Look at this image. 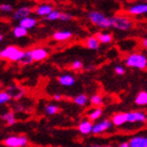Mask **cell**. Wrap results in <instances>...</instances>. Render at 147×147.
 I'll return each instance as SVG.
<instances>
[{
  "instance_id": "1",
  "label": "cell",
  "mask_w": 147,
  "mask_h": 147,
  "mask_svg": "<svg viewBox=\"0 0 147 147\" xmlns=\"http://www.w3.org/2000/svg\"><path fill=\"white\" fill-rule=\"evenodd\" d=\"M87 18H88L89 22L94 24L97 28H103V30H106V28H111V23H110V18L107 16L103 14L100 11H90V12L87 13Z\"/></svg>"
},
{
  "instance_id": "2",
  "label": "cell",
  "mask_w": 147,
  "mask_h": 147,
  "mask_svg": "<svg viewBox=\"0 0 147 147\" xmlns=\"http://www.w3.org/2000/svg\"><path fill=\"white\" fill-rule=\"evenodd\" d=\"M125 65L130 68L145 69L147 67V57L141 53H132L126 57Z\"/></svg>"
},
{
  "instance_id": "3",
  "label": "cell",
  "mask_w": 147,
  "mask_h": 147,
  "mask_svg": "<svg viewBox=\"0 0 147 147\" xmlns=\"http://www.w3.org/2000/svg\"><path fill=\"white\" fill-rule=\"evenodd\" d=\"M23 55H24V51H22L18 46L15 45H9L1 49V59L12 62H20Z\"/></svg>"
},
{
  "instance_id": "4",
  "label": "cell",
  "mask_w": 147,
  "mask_h": 147,
  "mask_svg": "<svg viewBox=\"0 0 147 147\" xmlns=\"http://www.w3.org/2000/svg\"><path fill=\"white\" fill-rule=\"evenodd\" d=\"M110 23L111 26L119 31H129L134 26V22L128 17L122 15H116L110 17Z\"/></svg>"
},
{
  "instance_id": "5",
  "label": "cell",
  "mask_w": 147,
  "mask_h": 147,
  "mask_svg": "<svg viewBox=\"0 0 147 147\" xmlns=\"http://www.w3.org/2000/svg\"><path fill=\"white\" fill-rule=\"evenodd\" d=\"M3 144L5 147H25L28 141L24 136H9L3 141Z\"/></svg>"
},
{
  "instance_id": "6",
  "label": "cell",
  "mask_w": 147,
  "mask_h": 147,
  "mask_svg": "<svg viewBox=\"0 0 147 147\" xmlns=\"http://www.w3.org/2000/svg\"><path fill=\"white\" fill-rule=\"evenodd\" d=\"M111 127H113L111 120L104 119V120H102V121H100V122L94 124L92 134H94V135H100V134H103V132L109 130Z\"/></svg>"
},
{
  "instance_id": "7",
  "label": "cell",
  "mask_w": 147,
  "mask_h": 147,
  "mask_svg": "<svg viewBox=\"0 0 147 147\" xmlns=\"http://www.w3.org/2000/svg\"><path fill=\"white\" fill-rule=\"evenodd\" d=\"M127 123H146L147 115L143 111H129L126 113Z\"/></svg>"
},
{
  "instance_id": "8",
  "label": "cell",
  "mask_w": 147,
  "mask_h": 147,
  "mask_svg": "<svg viewBox=\"0 0 147 147\" xmlns=\"http://www.w3.org/2000/svg\"><path fill=\"white\" fill-rule=\"evenodd\" d=\"M33 13V7L30 5H23L20 6L16 9L14 14H13V19L14 20H17V21H20L22 19L26 18L28 16H31V14Z\"/></svg>"
},
{
  "instance_id": "9",
  "label": "cell",
  "mask_w": 147,
  "mask_h": 147,
  "mask_svg": "<svg viewBox=\"0 0 147 147\" xmlns=\"http://www.w3.org/2000/svg\"><path fill=\"white\" fill-rule=\"evenodd\" d=\"M127 13L131 16H140L147 14V3L142 2L129 6L127 9Z\"/></svg>"
},
{
  "instance_id": "10",
  "label": "cell",
  "mask_w": 147,
  "mask_h": 147,
  "mask_svg": "<svg viewBox=\"0 0 147 147\" xmlns=\"http://www.w3.org/2000/svg\"><path fill=\"white\" fill-rule=\"evenodd\" d=\"M53 11H54V6L52 4H49V3H42V4H39V5L37 6L36 9H35V13H36V15L45 18Z\"/></svg>"
},
{
  "instance_id": "11",
  "label": "cell",
  "mask_w": 147,
  "mask_h": 147,
  "mask_svg": "<svg viewBox=\"0 0 147 147\" xmlns=\"http://www.w3.org/2000/svg\"><path fill=\"white\" fill-rule=\"evenodd\" d=\"M32 56L34 61H43L49 57V52L44 47H36L32 49Z\"/></svg>"
},
{
  "instance_id": "12",
  "label": "cell",
  "mask_w": 147,
  "mask_h": 147,
  "mask_svg": "<svg viewBox=\"0 0 147 147\" xmlns=\"http://www.w3.org/2000/svg\"><path fill=\"white\" fill-rule=\"evenodd\" d=\"M130 147H147V136H135L128 141Z\"/></svg>"
},
{
  "instance_id": "13",
  "label": "cell",
  "mask_w": 147,
  "mask_h": 147,
  "mask_svg": "<svg viewBox=\"0 0 147 147\" xmlns=\"http://www.w3.org/2000/svg\"><path fill=\"white\" fill-rule=\"evenodd\" d=\"M58 82L60 85L65 86V87H71L76 83L75 77L71 76V74H64L58 77Z\"/></svg>"
},
{
  "instance_id": "14",
  "label": "cell",
  "mask_w": 147,
  "mask_h": 147,
  "mask_svg": "<svg viewBox=\"0 0 147 147\" xmlns=\"http://www.w3.org/2000/svg\"><path fill=\"white\" fill-rule=\"evenodd\" d=\"M92 126L94 124L89 120H83L78 125V130L81 135H89L92 132Z\"/></svg>"
},
{
  "instance_id": "15",
  "label": "cell",
  "mask_w": 147,
  "mask_h": 147,
  "mask_svg": "<svg viewBox=\"0 0 147 147\" xmlns=\"http://www.w3.org/2000/svg\"><path fill=\"white\" fill-rule=\"evenodd\" d=\"M111 122H113V125L117 126V127H120V126L126 124L127 123L126 113H120L113 115V118H111Z\"/></svg>"
},
{
  "instance_id": "16",
  "label": "cell",
  "mask_w": 147,
  "mask_h": 147,
  "mask_svg": "<svg viewBox=\"0 0 147 147\" xmlns=\"http://www.w3.org/2000/svg\"><path fill=\"white\" fill-rule=\"evenodd\" d=\"M6 92L9 94L11 98L15 99V100H18V99H20L22 96L24 95V89L21 88V87H19V86H15V85L9 86Z\"/></svg>"
},
{
  "instance_id": "17",
  "label": "cell",
  "mask_w": 147,
  "mask_h": 147,
  "mask_svg": "<svg viewBox=\"0 0 147 147\" xmlns=\"http://www.w3.org/2000/svg\"><path fill=\"white\" fill-rule=\"evenodd\" d=\"M71 37H73V33L71 31H58L53 35V38L56 41H67L71 39Z\"/></svg>"
},
{
  "instance_id": "18",
  "label": "cell",
  "mask_w": 147,
  "mask_h": 147,
  "mask_svg": "<svg viewBox=\"0 0 147 147\" xmlns=\"http://www.w3.org/2000/svg\"><path fill=\"white\" fill-rule=\"evenodd\" d=\"M19 25L28 31V30H31V28H34L37 25V19L34 18V17L28 16L26 18L20 20V21H19Z\"/></svg>"
},
{
  "instance_id": "19",
  "label": "cell",
  "mask_w": 147,
  "mask_h": 147,
  "mask_svg": "<svg viewBox=\"0 0 147 147\" xmlns=\"http://www.w3.org/2000/svg\"><path fill=\"white\" fill-rule=\"evenodd\" d=\"M85 46L88 49H92V51H97V49L100 47V42L99 40L97 39L96 36H89L85 39Z\"/></svg>"
},
{
  "instance_id": "20",
  "label": "cell",
  "mask_w": 147,
  "mask_h": 147,
  "mask_svg": "<svg viewBox=\"0 0 147 147\" xmlns=\"http://www.w3.org/2000/svg\"><path fill=\"white\" fill-rule=\"evenodd\" d=\"M135 103L138 106H146L147 105V92L142 90L136 96Z\"/></svg>"
},
{
  "instance_id": "21",
  "label": "cell",
  "mask_w": 147,
  "mask_h": 147,
  "mask_svg": "<svg viewBox=\"0 0 147 147\" xmlns=\"http://www.w3.org/2000/svg\"><path fill=\"white\" fill-rule=\"evenodd\" d=\"M96 37L99 40L100 44H108L113 41V35L109 33H97Z\"/></svg>"
},
{
  "instance_id": "22",
  "label": "cell",
  "mask_w": 147,
  "mask_h": 147,
  "mask_svg": "<svg viewBox=\"0 0 147 147\" xmlns=\"http://www.w3.org/2000/svg\"><path fill=\"white\" fill-rule=\"evenodd\" d=\"M73 101L76 105L83 107V106H85V105L87 104L88 98H87V96H86L85 94H79V95H77L74 97Z\"/></svg>"
},
{
  "instance_id": "23",
  "label": "cell",
  "mask_w": 147,
  "mask_h": 147,
  "mask_svg": "<svg viewBox=\"0 0 147 147\" xmlns=\"http://www.w3.org/2000/svg\"><path fill=\"white\" fill-rule=\"evenodd\" d=\"M1 118H2L3 121H5L6 124H7V125H9V126L15 125L16 122H17L15 113H13V111H7V113H4L2 116H1Z\"/></svg>"
},
{
  "instance_id": "24",
  "label": "cell",
  "mask_w": 147,
  "mask_h": 147,
  "mask_svg": "<svg viewBox=\"0 0 147 147\" xmlns=\"http://www.w3.org/2000/svg\"><path fill=\"white\" fill-rule=\"evenodd\" d=\"M102 113H103V110H102V108L100 107H96L94 108V109L89 110L88 111V120L89 121H96V120H98L101 118Z\"/></svg>"
},
{
  "instance_id": "25",
  "label": "cell",
  "mask_w": 147,
  "mask_h": 147,
  "mask_svg": "<svg viewBox=\"0 0 147 147\" xmlns=\"http://www.w3.org/2000/svg\"><path fill=\"white\" fill-rule=\"evenodd\" d=\"M28 30H25L24 28H22L20 25H16L13 28V35L15 38H23V37L28 36Z\"/></svg>"
},
{
  "instance_id": "26",
  "label": "cell",
  "mask_w": 147,
  "mask_h": 147,
  "mask_svg": "<svg viewBox=\"0 0 147 147\" xmlns=\"http://www.w3.org/2000/svg\"><path fill=\"white\" fill-rule=\"evenodd\" d=\"M44 111L49 116H55V115H57L60 111V107H59L58 105L55 104H47L44 107Z\"/></svg>"
},
{
  "instance_id": "27",
  "label": "cell",
  "mask_w": 147,
  "mask_h": 147,
  "mask_svg": "<svg viewBox=\"0 0 147 147\" xmlns=\"http://www.w3.org/2000/svg\"><path fill=\"white\" fill-rule=\"evenodd\" d=\"M33 62H34V60H33V56H32V49L24 51V55H23L21 61L19 62V63H21L23 65H28L32 64Z\"/></svg>"
},
{
  "instance_id": "28",
  "label": "cell",
  "mask_w": 147,
  "mask_h": 147,
  "mask_svg": "<svg viewBox=\"0 0 147 147\" xmlns=\"http://www.w3.org/2000/svg\"><path fill=\"white\" fill-rule=\"evenodd\" d=\"M89 101L92 103L94 106L96 107H100L102 104H103V98H102V96L98 95V94H96V95H92L89 99Z\"/></svg>"
},
{
  "instance_id": "29",
  "label": "cell",
  "mask_w": 147,
  "mask_h": 147,
  "mask_svg": "<svg viewBox=\"0 0 147 147\" xmlns=\"http://www.w3.org/2000/svg\"><path fill=\"white\" fill-rule=\"evenodd\" d=\"M60 15H61V12H59L58 9H54L47 17H45V20H47V21H56V20H59Z\"/></svg>"
},
{
  "instance_id": "30",
  "label": "cell",
  "mask_w": 147,
  "mask_h": 147,
  "mask_svg": "<svg viewBox=\"0 0 147 147\" xmlns=\"http://www.w3.org/2000/svg\"><path fill=\"white\" fill-rule=\"evenodd\" d=\"M11 96L7 92H0V105H3L5 103H9L11 101Z\"/></svg>"
},
{
  "instance_id": "31",
  "label": "cell",
  "mask_w": 147,
  "mask_h": 147,
  "mask_svg": "<svg viewBox=\"0 0 147 147\" xmlns=\"http://www.w3.org/2000/svg\"><path fill=\"white\" fill-rule=\"evenodd\" d=\"M71 68L74 71H80L83 68V62L81 60H75V61L71 62Z\"/></svg>"
},
{
  "instance_id": "32",
  "label": "cell",
  "mask_w": 147,
  "mask_h": 147,
  "mask_svg": "<svg viewBox=\"0 0 147 147\" xmlns=\"http://www.w3.org/2000/svg\"><path fill=\"white\" fill-rule=\"evenodd\" d=\"M13 5L12 4H9V3H2V4H0V11L3 13H11L13 12Z\"/></svg>"
},
{
  "instance_id": "33",
  "label": "cell",
  "mask_w": 147,
  "mask_h": 147,
  "mask_svg": "<svg viewBox=\"0 0 147 147\" xmlns=\"http://www.w3.org/2000/svg\"><path fill=\"white\" fill-rule=\"evenodd\" d=\"M74 16L69 13H61V15H60V18L59 20H61V21H64V22H68L73 20Z\"/></svg>"
},
{
  "instance_id": "34",
  "label": "cell",
  "mask_w": 147,
  "mask_h": 147,
  "mask_svg": "<svg viewBox=\"0 0 147 147\" xmlns=\"http://www.w3.org/2000/svg\"><path fill=\"white\" fill-rule=\"evenodd\" d=\"M125 67L122 66V65H116L115 66V73L117 75H119V76H123L124 74H125Z\"/></svg>"
},
{
  "instance_id": "35",
  "label": "cell",
  "mask_w": 147,
  "mask_h": 147,
  "mask_svg": "<svg viewBox=\"0 0 147 147\" xmlns=\"http://www.w3.org/2000/svg\"><path fill=\"white\" fill-rule=\"evenodd\" d=\"M54 100H55V101H61L62 96L60 95V94H56V95H54Z\"/></svg>"
},
{
  "instance_id": "36",
  "label": "cell",
  "mask_w": 147,
  "mask_h": 147,
  "mask_svg": "<svg viewBox=\"0 0 147 147\" xmlns=\"http://www.w3.org/2000/svg\"><path fill=\"white\" fill-rule=\"evenodd\" d=\"M118 147H130V146H129L128 142H122V143H120Z\"/></svg>"
},
{
  "instance_id": "37",
  "label": "cell",
  "mask_w": 147,
  "mask_h": 147,
  "mask_svg": "<svg viewBox=\"0 0 147 147\" xmlns=\"http://www.w3.org/2000/svg\"><path fill=\"white\" fill-rule=\"evenodd\" d=\"M142 46L145 47V49H147V38H145V39L142 40Z\"/></svg>"
},
{
  "instance_id": "38",
  "label": "cell",
  "mask_w": 147,
  "mask_h": 147,
  "mask_svg": "<svg viewBox=\"0 0 147 147\" xmlns=\"http://www.w3.org/2000/svg\"><path fill=\"white\" fill-rule=\"evenodd\" d=\"M2 40H3V36H2V35H1V34H0V42H1Z\"/></svg>"
},
{
  "instance_id": "39",
  "label": "cell",
  "mask_w": 147,
  "mask_h": 147,
  "mask_svg": "<svg viewBox=\"0 0 147 147\" xmlns=\"http://www.w3.org/2000/svg\"><path fill=\"white\" fill-rule=\"evenodd\" d=\"M140 1H142V2H144V3H147V0H140Z\"/></svg>"
},
{
  "instance_id": "40",
  "label": "cell",
  "mask_w": 147,
  "mask_h": 147,
  "mask_svg": "<svg viewBox=\"0 0 147 147\" xmlns=\"http://www.w3.org/2000/svg\"><path fill=\"white\" fill-rule=\"evenodd\" d=\"M102 147H113V146H110V145H104V146H102Z\"/></svg>"
},
{
  "instance_id": "41",
  "label": "cell",
  "mask_w": 147,
  "mask_h": 147,
  "mask_svg": "<svg viewBox=\"0 0 147 147\" xmlns=\"http://www.w3.org/2000/svg\"><path fill=\"white\" fill-rule=\"evenodd\" d=\"M92 147H100L99 145H94V146H92Z\"/></svg>"
},
{
  "instance_id": "42",
  "label": "cell",
  "mask_w": 147,
  "mask_h": 147,
  "mask_svg": "<svg viewBox=\"0 0 147 147\" xmlns=\"http://www.w3.org/2000/svg\"><path fill=\"white\" fill-rule=\"evenodd\" d=\"M0 59H1V51H0Z\"/></svg>"
}]
</instances>
